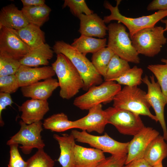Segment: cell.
Wrapping results in <instances>:
<instances>
[{
	"mask_svg": "<svg viewBox=\"0 0 167 167\" xmlns=\"http://www.w3.org/2000/svg\"><path fill=\"white\" fill-rule=\"evenodd\" d=\"M25 167H54V161L43 149L36 152L26 161Z\"/></svg>",
	"mask_w": 167,
	"mask_h": 167,
	"instance_id": "cell-32",
	"label": "cell"
},
{
	"mask_svg": "<svg viewBox=\"0 0 167 167\" xmlns=\"http://www.w3.org/2000/svg\"><path fill=\"white\" fill-rule=\"evenodd\" d=\"M32 49L21 38L16 30L0 28V56L20 61Z\"/></svg>",
	"mask_w": 167,
	"mask_h": 167,
	"instance_id": "cell-11",
	"label": "cell"
},
{
	"mask_svg": "<svg viewBox=\"0 0 167 167\" xmlns=\"http://www.w3.org/2000/svg\"><path fill=\"white\" fill-rule=\"evenodd\" d=\"M68 7L72 13L78 17L81 14L89 15L93 13V11L88 6L84 0H65L63 8Z\"/></svg>",
	"mask_w": 167,
	"mask_h": 167,
	"instance_id": "cell-34",
	"label": "cell"
},
{
	"mask_svg": "<svg viewBox=\"0 0 167 167\" xmlns=\"http://www.w3.org/2000/svg\"><path fill=\"white\" fill-rule=\"evenodd\" d=\"M21 65L19 60L0 56V76L15 74Z\"/></svg>",
	"mask_w": 167,
	"mask_h": 167,
	"instance_id": "cell-33",
	"label": "cell"
},
{
	"mask_svg": "<svg viewBox=\"0 0 167 167\" xmlns=\"http://www.w3.org/2000/svg\"><path fill=\"white\" fill-rule=\"evenodd\" d=\"M54 53L50 46L45 43L32 49L19 62L21 65L31 67L46 66L49 64V60L53 58Z\"/></svg>",
	"mask_w": 167,
	"mask_h": 167,
	"instance_id": "cell-22",
	"label": "cell"
},
{
	"mask_svg": "<svg viewBox=\"0 0 167 167\" xmlns=\"http://www.w3.org/2000/svg\"><path fill=\"white\" fill-rule=\"evenodd\" d=\"M15 75L19 87H22L52 78L55 73L52 66L32 67L21 65Z\"/></svg>",
	"mask_w": 167,
	"mask_h": 167,
	"instance_id": "cell-15",
	"label": "cell"
},
{
	"mask_svg": "<svg viewBox=\"0 0 167 167\" xmlns=\"http://www.w3.org/2000/svg\"><path fill=\"white\" fill-rule=\"evenodd\" d=\"M107 28L109 36L107 46L128 62L139 63V54L132 45L125 26L120 23H114L109 24Z\"/></svg>",
	"mask_w": 167,
	"mask_h": 167,
	"instance_id": "cell-4",
	"label": "cell"
},
{
	"mask_svg": "<svg viewBox=\"0 0 167 167\" xmlns=\"http://www.w3.org/2000/svg\"><path fill=\"white\" fill-rule=\"evenodd\" d=\"M161 61L165 64L150 65L147 68L155 76L163 94L167 97V61L164 58Z\"/></svg>",
	"mask_w": 167,
	"mask_h": 167,
	"instance_id": "cell-31",
	"label": "cell"
},
{
	"mask_svg": "<svg viewBox=\"0 0 167 167\" xmlns=\"http://www.w3.org/2000/svg\"><path fill=\"white\" fill-rule=\"evenodd\" d=\"M88 111L86 116L74 121L75 128L85 131L88 133L94 131L102 133L108 124L105 110L102 109V105L100 104L91 108Z\"/></svg>",
	"mask_w": 167,
	"mask_h": 167,
	"instance_id": "cell-13",
	"label": "cell"
},
{
	"mask_svg": "<svg viewBox=\"0 0 167 167\" xmlns=\"http://www.w3.org/2000/svg\"><path fill=\"white\" fill-rule=\"evenodd\" d=\"M113 101V107L147 116L158 122L156 116L150 111L151 106L147 98V93L138 86H125L115 96Z\"/></svg>",
	"mask_w": 167,
	"mask_h": 167,
	"instance_id": "cell-3",
	"label": "cell"
},
{
	"mask_svg": "<svg viewBox=\"0 0 167 167\" xmlns=\"http://www.w3.org/2000/svg\"><path fill=\"white\" fill-rule=\"evenodd\" d=\"M71 45L86 56L88 53H94L107 46V39L81 35L74 39Z\"/></svg>",
	"mask_w": 167,
	"mask_h": 167,
	"instance_id": "cell-25",
	"label": "cell"
},
{
	"mask_svg": "<svg viewBox=\"0 0 167 167\" xmlns=\"http://www.w3.org/2000/svg\"><path fill=\"white\" fill-rule=\"evenodd\" d=\"M109 48L105 47L92 54V62L98 72L102 76L105 75L107 68L114 54Z\"/></svg>",
	"mask_w": 167,
	"mask_h": 167,
	"instance_id": "cell-29",
	"label": "cell"
},
{
	"mask_svg": "<svg viewBox=\"0 0 167 167\" xmlns=\"http://www.w3.org/2000/svg\"><path fill=\"white\" fill-rule=\"evenodd\" d=\"M127 154L112 156L105 158L96 167H123L125 165Z\"/></svg>",
	"mask_w": 167,
	"mask_h": 167,
	"instance_id": "cell-37",
	"label": "cell"
},
{
	"mask_svg": "<svg viewBox=\"0 0 167 167\" xmlns=\"http://www.w3.org/2000/svg\"><path fill=\"white\" fill-rule=\"evenodd\" d=\"M57 54H62L66 56L76 69L83 80V89L88 91L91 87L103 83L101 76L92 62L76 48L63 41L55 42L53 47Z\"/></svg>",
	"mask_w": 167,
	"mask_h": 167,
	"instance_id": "cell-1",
	"label": "cell"
},
{
	"mask_svg": "<svg viewBox=\"0 0 167 167\" xmlns=\"http://www.w3.org/2000/svg\"><path fill=\"white\" fill-rule=\"evenodd\" d=\"M143 69L136 66L130 68L114 81L121 85L129 86H138L142 82Z\"/></svg>",
	"mask_w": 167,
	"mask_h": 167,
	"instance_id": "cell-30",
	"label": "cell"
},
{
	"mask_svg": "<svg viewBox=\"0 0 167 167\" xmlns=\"http://www.w3.org/2000/svg\"><path fill=\"white\" fill-rule=\"evenodd\" d=\"M148 11L167 10V0H153L148 6Z\"/></svg>",
	"mask_w": 167,
	"mask_h": 167,
	"instance_id": "cell-39",
	"label": "cell"
},
{
	"mask_svg": "<svg viewBox=\"0 0 167 167\" xmlns=\"http://www.w3.org/2000/svg\"><path fill=\"white\" fill-rule=\"evenodd\" d=\"M10 147V158L8 167H25L26 161L23 159L18 149V144H13Z\"/></svg>",
	"mask_w": 167,
	"mask_h": 167,
	"instance_id": "cell-36",
	"label": "cell"
},
{
	"mask_svg": "<svg viewBox=\"0 0 167 167\" xmlns=\"http://www.w3.org/2000/svg\"><path fill=\"white\" fill-rule=\"evenodd\" d=\"M116 1L115 6L108 1L105 2L104 7L110 11V14L104 17V21L105 23H108L112 20H115L123 24L129 30L130 36L141 30L155 26L158 22L167 16V10H165L158 11L151 15L138 18L127 17L120 12L118 6L121 1Z\"/></svg>",
	"mask_w": 167,
	"mask_h": 167,
	"instance_id": "cell-5",
	"label": "cell"
},
{
	"mask_svg": "<svg viewBox=\"0 0 167 167\" xmlns=\"http://www.w3.org/2000/svg\"><path fill=\"white\" fill-rule=\"evenodd\" d=\"M44 128L56 132H62L75 128L74 121L69 120L63 113L54 114L45 119L43 123Z\"/></svg>",
	"mask_w": 167,
	"mask_h": 167,
	"instance_id": "cell-27",
	"label": "cell"
},
{
	"mask_svg": "<svg viewBox=\"0 0 167 167\" xmlns=\"http://www.w3.org/2000/svg\"><path fill=\"white\" fill-rule=\"evenodd\" d=\"M163 136L154 139L147 148L143 158L152 166L162 162L167 156V144Z\"/></svg>",
	"mask_w": 167,
	"mask_h": 167,
	"instance_id": "cell-23",
	"label": "cell"
},
{
	"mask_svg": "<svg viewBox=\"0 0 167 167\" xmlns=\"http://www.w3.org/2000/svg\"><path fill=\"white\" fill-rule=\"evenodd\" d=\"M71 133L75 141L85 143L93 148L104 152H107L112 156H121L127 154L129 142L122 143L110 137L105 133L102 135H92L85 131H79L74 130Z\"/></svg>",
	"mask_w": 167,
	"mask_h": 167,
	"instance_id": "cell-9",
	"label": "cell"
},
{
	"mask_svg": "<svg viewBox=\"0 0 167 167\" xmlns=\"http://www.w3.org/2000/svg\"><path fill=\"white\" fill-rule=\"evenodd\" d=\"M161 22L165 24V28L164 30L165 32L167 31V19H162L161 20Z\"/></svg>",
	"mask_w": 167,
	"mask_h": 167,
	"instance_id": "cell-42",
	"label": "cell"
},
{
	"mask_svg": "<svg viewBox=\"0 0 167 167\" xmlns=\"http://www.w3.org/2000/svg\"><path fill=\"white\" fill-rule=\"evenodd\" d=\"M29 24L22 10H19L14 4H10L1 9L0 28L5 27L18 30Z\"/></svg>",
	"mask_w": 167,
	"mask_h": 167,
	"instance_id": "cell-19",
	"label": "cell"
},
{
	"mask_svg": "<svg viewBox=\"0 0 167 167\" xmlns=\"http://www.w3.org/2000/svg\"><path fill=\"white\" fill-rule=\"evenodd\" d=\"M59 85L58 80L52 78L21 87L23 96L31 99L47 100Z\"/></svg>",
	"mask_w": 167,
	"mask_h": 167,
	"instance_id": "cell-17",
	"label": "cell"
},
{
	"mask_svg": "<svg viewBox=\"0 0 167 167\" xmlns=\"http://www.w3.org/2000/svg\"><path fill=\"white\" fill-rule=\"evenodd\" d=\"M121 89V85L115 81H105L90 88L85 93L76 97L73 104L81 110H88L98 105L113 101Z\"/></svg>",
	"mask_w": 167,
	"mask_h": 167,
	"instance_id": "cell-7",
	"label": "cell"
},
{
	"mask_svg": "<svg viewBox=\"0 0 167 167\" xmlns=\"http://www.w3.org/2000/svg\"><path fill=\"white\" fill-rule=\"evenodd\" d=\"M23 6H35L45 4L44 0H21Z\"/></svg>",
	"mask_w": 167,
	"mask_h": 167,
	"instance_id": "cell-41",
	"label": "cell"
},
{
	"mask_svg": "<svg viewBox=\"0 0 167 167\" xmlns=\"http://www.w3.org/2000/svg\"><path fill=\"white\" fill-rule=\"evenodd\" d=\"M19 130L11 137L6 142L10 146L13 144H20L19 148L23 153L28 154L34 148L43 149L45 146L42 139L41 133L43 130V123L40 121L27 124L22 120L19 122Z\"/></svg>",
	"mask_w": 167,
	"mask_h": 167,
	"instance_id": "cell-8",
	"label": "cell"
},
{
	"mask_svg": "<svg viewBox=\"0 0 167 167\" xmlns=\"http://www.w3.org/2000/svg\"><path fill=\"white\" fill-rule=\"evenodd\" d=\"M105 110L108 124L114 126L122 134L134 136L145 127L138 114L113 107Z\"/></svg>",
	"mask_w": 167,
	"mask_h": 167,
	"instance_id": "cell-10",
	"label": "cell"
},
{
	"mask_svg": "<svg viewBox=\"0 0 167 167\" xmlns=\"http://www.w3.org/2000/svg\"><path fill=\"white\" fill-rule=\"evenodd\" d=\"M152 167H163L162 164V162H161L157 164L152 166Z\"/></svg>",
	"mask_w": 167,
	"mask_h": 167,
	"instance_id": "cell-43",
	"label": "cell"
},
{
	"mask_svg": "<svg viewBox=\"0 0 167 167\" xmlns=\"http://www.w3.org/2000/svg\"><path fill=\"white\" fill-rule=\"evenodd\" d=\"M164 28L154 26L141 30L130 36L132 45L139 54L153 57L158 54L167 39Z\"/></svg>",
	"mask_w": 167,
	"mask_h": 167,
	"instance_id": "cell-6",
	"label": "cell"
},
{
	"mask_svg": "<svg viewBox=\"0 0 167 167\" xmlns=\"http://www.w3.org/2000/svg\"><path fill=\"white\" fill-rule=\"evenodd\" d=\"M49 109L47 100L32 99L26 101L19 107L22 113L21 120L27 124L41 121Z\"/></svg>",
	"mask_w": 167,
	"mask_h": 167,
	"instance_id": "cell-16",
	"label": "cell"
},
{
	"mask_svg": "<svg viewBox=\"0 0 167 167\" xmlns=\"http://www.w3.org/2000/svg\"><path fill=\"white\" fill-rule=\"evenodd\" d=\"M53 137L58 142L60 150L57 161L62 167H74L75 147V139L71 133L62 134L60 136L54 134Z\"/></svg>",
	"mask_w": 167,
	"mask_h": 167,
	"instance_id": "cell-20",
	"label": "cell"
},
{
	"mask_svg": "<svg viewBox=\"0 0 167 167\" xmlns=\"http://www.w3.org/2000/svg\"><path fill=\"white\" fill-rule=\"evenodd\" d=\"M58 79L60 96L69 99L76 95L84 87L81 76L70 60L62 54H57V58L52 64Z\"/></svg>",
	"mask_w": 167,
	"mask_h": 167,
	"instance_id": "cell-2",
	"label": "cell"
},
{
	"mask_svg": "<svg viewBox=\"0 0 167 167\" xmlns=\"http://www.w3.org/2000/svg\"><path fill=\"white\" fill-rule=\"evenodd\" d=\"M21 10L29 24L40 27L48 20L51 11L45 4L35 6H23Z\"/></svg>",
	"mask_w": 167,
	"mask_h": 167,
	"instance_id": "cell-26",
	"label": "cell"
},
{
	"mask_svg": "<svg viewBox=\"0 0 167 167\" xmlns=\"http://www.w3.org/2000/svg\"><path fill=\"white\" fill-rule=\"evenodd\" d=\"M16 30L22 40L32 49L45 43V33L39 26L29 24L25 27Z\"/></svg>",
	"mask_w": 167,
	"mask_h": 167,
	"instance_id": "cell-24",
	"label": "cell"
},
{
	"mask_svg": "<svg viewBox=\"0 0 167 167\" xmlns=\"http://www.w3.org/2000/svg\"><path fill=\"white\" fill-rule=\"evenodd\" d=\"M78 18L80 21L79 31L81 35L102 39L106 35L107 27L105 25L103 19L97 14H82Z\"/></svg>",
	"mask_w": 167,
	"mask_h": 167,
	"instance_id": "cell-18",
	"label": "cell"
},
{
	"mask_svg": "<svg viewBox=\"0 0 167 167\" xmlns=\"http://www.w3.org/2000/svg\"><path fill=\"white\" fill-rule=\"evenodd\" d=\"M159 135L157 131L145 127L134 136L128 146V153L125 165L137 159L143 158L145 151L152 141Z\"/></svg>",
	"mask_w": 167,
	"mask_h": 167,
	"instance_id": "cell-14",
	"label": "cell"
},
{
	"mask_svg": "<svg viewBox=\"0 0 167 167\" xmlns=\"http://www.w3.org/2000/svg\"><path fill=\"white\" fill-rule=\"evenodd\" d=\"M104 153L96 148H85L76 144L74 167H96L105 158Z\"/></svg>",
	"mask_w": 167,
	"mask_h": 167,
	"instance_id": "cell-21",
	"label": "cell"
},
{
	"mask_svg": "<svg viewBox=\"0 0 167 167\" xmlns=\"http://www.w3.org/2000/svg\"><path fill=\"white\" fill-rule=\"evenodd\" d=\"M13 103L10 94L0 92V126H2L4 123L2 118V111L5 109L7 106H11Z\"/></svg>",
	"mask_w": 167,
	"mask_h": 167,
	"instance_id": "cell-38",
	"label": "cell"
},
{
	"mask_svg": "<svg viewBox=\"0 0 167 167\" xmlns=\"http://www.w3.org/2000/svg\"><path fill=\"white\" fill-rule=\"evenodd\" d=\"M19 88L15 74L0 76V92L10 94L15 92Z\"/></svg>",
	"mask_w": 167,
	"mask_h": 167,
	"instance_id": "cell-35",
	"label": "cell"
},
{
	"mask_svg": "<svg viewBox=\"0 0 167 167\" xmlns=\"http://www.w3.org/2000/svg\"><path fill=\"white\" fill-rule=\"evenodd\" d=\"M130 68L128 62L114 54L108 66L104 80L114 81Z\"/></svg>",
	"mask_w": 167,
	"mask_h": 167,
	"instance_id": "cell-28",
	"label": "cell"
},
{
	"mask_svg": "<svg viewBox=\"0 0 167 167\" xmlns=\"http://www.w3.org/2000/svg\"><path fill=\"white\" fill-rule=\"evenodd\" d=\"M166 59V60L167 61V58H166V59Z\"/></svg>",
	"mask_w": 167,
	"mask_h": 167,
	"instance_id": "cell-44",
	"label": "cell"
},
{
	"mask_svg": "<svg viewBox=\"0 0 167 167\" xmlns=\"http://www.w3.org/2000/svg\"><path fill=\"white\" fill-rule=\"evenodd\" d=\"M123 167H152L143 158L133 160Z\"/></svg>",
	"mask_w": 167,
	"mask_h": 167,
	"instance_id": "cell-40",
	"label": "cell"
},
{
	"mask_svg": "<svg viewBox=\"0 0 167 167\" xmlns=\"http://www.w3.org/2000/svg\"><path fill=\"white\" fill-rule=\"evenodd\" d=\"M150 80L146 75L142 78V82L147 87V97L151 106L153 109L158 122L161 125L163 132V137L167 141V128L165 122L164 110L167 104V97L163 93L161 87L155 80L153 75L150 76Z\"/></svg>",
	"mask_w": 167,
	"mask_h": 167,
	"instance_id": "cell-12",
	"label": "cell"
}]
</instances>
